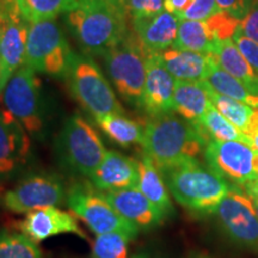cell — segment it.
I'll use <instances>...</instances> for the list:
<instances>
[{
	"instance_id": "cell-1",
	"label": "cell",
	"mask_w": 258,
	"mask_h": 258,
	"mask_svg": "<svg viewBox=\"0 0 258 258\" xmlns=\"http://www.w3.org/2000/svg\"><path fill=\"white\" fill-rule=\"evenodd\" d=\"M207 141L195 125L178 116L167 114L154 116L145 125L141 146L160 171L198 159Z\"/></svg>"
},
{
	"instance_id": "cell-41",
	"label": "cell",
	"mask_w": 258,
	"mask_h": 258,
	"mask_svg": "<svg viewBox=\"0 0 258 258\" xmlns=\"http://www.w3.org/2000/svg\"><path fill=\"white\" fill-rule=\"evenodd\" d=\"M99 2H103L105 3V4L115 6V8L125 10V0H99ZM125 11H127V10H125Z\"/></svg>"
},
{
	"instance_id": "cell-43",
	"label": "cell",
	"mask_w": 258,
	"mask_h": 258,
	"mask_svg": "<svg viewBox=\"0 0 258 258\" xmlns=\"http://www.w3.org/2000/svg\"><path fill=\"white\" fill-rule=\"evenodd\" d=\"M192 258H211V257H207V256H201V254H199V256H195Z\"/></svg>"
},
{
	"instance_id": "cell-42",
	"label": "cell",
	"mask_w": 258,
	"mask_h": 258,
	"mask_svg": "<svg viewBox=\"0 0 258 258\" xmlns=\"http://www.w3.org/2000/svg\"><path fill=\"white\" fill-rule=\"evenodd\" d=\"M132 258H153L152 256H150L148 253H145V252H139V253H135L132 256Z\"/></svg>"
},
{
	"instance_id": "cell-31",
	"label": "cell",
	"mask_w": 258,
	"mask_h": 258,
	"mask_svg": "<svg viewBox=\"0 0 258 258\" xmlns=\"http://www.w3.org/2000/svg\"><path fill=\"white\" fill-rule=\"evenodd\" d=\"M135 238L121 232L99 234L92 246V258H128V245Z\"/></svg>"
},
{
	"instance_id": "cell-16",
	"label": "cell",
	"mask_w": 258,
	"mask_h": 258,
	"mask_svg": "<svg viewBox=\"0 0 258 258\" xmlns=\"http://www.w3.org/2000/svg\"><path fill=\"white\" fill-rule=\"evenodd\" d=\"M18 231L36 243L60 234H76L85 239L86 235L77 221L76 215L57 207H47L30 212L17 224Z\"/></svg>"
},
{
	"instance_id": "cell-35",
	"label": "cell",
	"mask_w": 258,
	"mask_h": 258,
	"mask_svg": "<svg viewBox=\"0 0 258 258\" xmlns=\"http://www.w3.org/2000/svg\"><path fill=\"white\" fill-rule=\"evenodd\" d=\"M240 30L258 43V0H253L247 14L240 19Z\"/></svg>"
},
{
	"instance_id": "cell-27",
	"label": "cell",
	"mask_w": 258,
	"mask_h": 258,
	"mask_svg": "<svg viewBox=\"0 0 258 258\" xmlns=\"http://www.w3.org/2000/svg\"><path fill=\"white\" fill-rule=\"evenodd\" d=\"M199 133L205 138V140H219V141H241L251 146L250 139L241 132L239 128L232 124L227 118H225L214 105L209 106V109L205 112V115L195 123ZM252 147V146H251Z\"/></svg>"
},
{
	"instance_id": "cell-37",
	"label": "cell",
	"mask_w": 258,
	"mask_h": 258,
	"mask_svg": "<svg viewBox=\"0 0 258 258\" xmlns=\"http://www.w3.org/2000/svg\"><path fill=\"white\" fill-rule=\"evenodd\" d=\"M189 4L190 0H164V9L178 17L188 9Z\"/></svg>"
},
{
	"instance_id": "cell-19",
	"label": "cell",
	"mask_w": 258,
	"mask_h": 258,
	"mask_svg": "<svg viewBox=\"0 0 258 258\" xmlns=\"http://www.w3.org/2000/svg\"><path fill=\"white\" fill-rule=\"evenodd\" d=\"M132 21L135 35L146 54H159L175 43L179 19L173 14L164 10L157 15L132 18Z\"/></svg>"
},
{
	"instance_id": "cell-23",
	"label": "cell",
	"mask_w": 258,
	"mask_h": 258,
	"mask_svg": "<svg viewBox=\"0 0 258 258\" xmlns=\"http://www.w3.org/2000/svg\"><path fill=\"white\" fill-rule=\"evenodd\" d=\"M212 53L226 72L240 80L253 95L258 96V74L243 56L232 38L217 42Z\"/></svg>"
},
{
	"instance_id": "cell-18",
	"label": "cell",
	"mask_w": 258,
	"mask_h": 258,
	"mask_svg": "<svg viewBox=\"0 0 258 258\" xmlns=\"http://www.w3.org/2000/svg\"><path fill=\"white\" fill-rule=\"evenodd\" d=\"M92 185L101 191H117L138 186V159L116 151H108L91 177Z\"/></svg>"
},
{
	"instance_id": "cell-14",
	"label": "cell",
	"mask_w": 258,
	"mask_h": 258,
	"mask_svg": "<svg viewBox=\"0 0 258 258\" xmlns=\"http://www.w3.org/2000/svg\"><path fill=\"white\" fill-rule=\"evenodd\" d=\"M29 25L16 0L0 2V51L10 77L25 63Z\"/></svg>"
},
{
	"instance_id": "cell-2",
	"label": "cell",
	"mask_w": 258,
	"mask_h": 258,
	"mask_svg": "<svg viewBox=\"0 0 258 258\" xmlns=\"http://www.w3.org/2000/svg\"><path fill=\"white\" fill-rule=\"evenodd\" d=\"M127 11L99 0H77L66 23L86 53L104 55L128 35Z\"/></svg>"
},
{
	"instance_id": "cell-8",
	"label": "cell",
	"mask_w": 258,
	"mask_h": 258,
	"mask_svg": "<svg viewBox=\"0 0 258 258\" xmlns=\"http://www.w3.org/2000/svg\"><path fill=\"white\" fill-rule=\"evenodd\" d=\"M112 83L125 102L140 106L146 80V53L137 35L129 34L104 55Z\"/></svg>"
},
{
	"instance_id": "cell-21",
	"label": "cell",
	"mask_w": 258,
	"mask_h": 258,
	"mask_svg": "<svg viewBox=\"0 0 258 258\" xmlns=\"http://www.w3.org/2000/svg\"><path fill=\"white\" fill-rule=\"evenodd\" d=\"M139 180L138 188L146 196L148 201L153 203L164 218H169L173 214V205L171 202L163 173L153 163V160L146 154H143L141 159L138 160Z\"/></svg>"
},
{
	"instance_id": "cell-13",
	"label": "cell",
	"mask_w": 258,
	"mask_h": 258,
	"mask_svg": "<svg viewBox=\"0 0 258 258\" xmlns=\"http://www.w3.org/2000/svg\"><path fill=\"white\" fill-rule=\"evenodd\" d=\"M27 131L8 110H0V186L17 178L31 160Z\"/></svg>"
},
{
	"instance_id": "cell-10",
	"label": "cell",
	"mask_w": 258,
	"mask_h": 258,
	"mask_svg": "<svg viewBox=\"0 0 258 258\" xmlns=\"http://www.w3.org/2000/svg\"><path fill=\"white\" fill-rule=\"evenodd\" d=\"M67 190L55 173L41 172L24 176L3 195V206L16 214H28L37 209L57 207L66 201Z\"/></svg>"
},
{
	"instance_id": "cell-40",
	"label": "cell",
	"mask_w": 258,
	"mask_h": 258,
	"mask_svg": "<svg viewBox=\"0 0 258 258\" xmlns=\"http://www.w3.org/2000/svg\"><path fill=\"white\" fill-rule=\"evenodd\" d=\"M9 79H10V74L8 72V70H6L4 60H3L2 51H0V96L3 95V91H4Z\"/></svg>"
},
{
	"instance_id": "cell-20",
	"label": "cell",
	"mask_w": 258,
	"mask_h": 258,
	"mask_svg": "<svg viewBox=\"0 0 258 258\" xmlns=\"http://www.w3.org/2000/svg\"><path fill=\"white\" fill-rule=\"evenodd\" d=\"M161 63L176 80L201 82L205 80L209 69L211 53L178 49L170 47L158 54Z\"/></svg>"
},
{
	"instance_id": "cell-22",
	"label": "cell",
	"mask_w": 258,
	"mask_h": 258,
	"mask_svg": "<svg viewBox=\"0 0 258 258\" xmlns=\"http://www.w3.org/2000/svg\"><path fill=\"white\" fill-rule=\"evenodd\" d=\"M211 105L212 101L203 80H176L172 111H176L180 117L190 123H195L205 115Z\"/></svg>"
},
{
	"instance_id": "cell-24",
	"label": "cell",
	"mask_w": 258,
	"mask_h": 258,
	"mask_svg": "<svg viewBox=\"0 0 258 258\" xmlns=\"http://www.w3.org/2000/svg\"><path fill=\"white\" fill-rule=\"evenodd\" d=\"M205 80L215 92L239 101L253 109H258V96L253 95L240 80L226 72L218 63L213 53H211L209 69Z\"/></svg>"
},
{
	"instance_id": "cell-3",
	"label": "cell",
	"mask_w": 258,
	"mask_h": 258,
	"mask_svg": "<svg viewBox=\"0 0 258 258\" xmlns=\"http://www.w3.org/2000/svg\"><path fill=\"white\" fill-rule=\"evenodd\" d=\"M169 191L179 205L196 213L211 214L225 198L230 184L198 159L161 171Z\"/></svg>"
},
{
	"instance_id": "cell-12",
	"label": "cell",
	"mask_w": 258,
	"mask_h": 258,
	"mask_svg": "<svg viewBox=\"0 0 258 258\" xmlns=\"http://www.w3.org/2000/svg\"><path fill=\"white\" fill-rule=\"evenodd\" d=\"M214 213L232 240L258 247V217L252 202L241 186L231 183Z\"/></svg>"
},
{
	"instance_id": "cell-11",
	"label": "cell",
	"mask_w": 258,
	"mask_h": 258,
	"mask_svg": "<svg viewBox=\"0 0 258 258\" xmlns=\"http://www.w3.org/2000/svg\"><path fill=\"white\" fill-rule=\"evenodd\" d=\"M203 154L209 169L232 184L244 185L258 179V152L250 145L209 140Z\"/></svg>"
},
{
	"instance_id": "cell-33",
	"label": "cell",
	"mask_w": 258,
	"mask_h": 258,
	"mask_svg": "<svg viewBox=\"0 0 258 258\" xmlns=\"http://www.w3.org/2000/svg\"><path fill=\"white\" fill-rule=\"evenodd\" d=\"M125 10L132 18L153 16L164 11V0H125Z\"/></svg>"
},
{
	"instance_id": "cell-9",
	"label": "cell",
	"mask_w": 258,
	"mask_h": 258,
	"mask_svg": "<svg viewBox=\"0 0 258 258\" xmlns=\"http://www.w3.org/2000/svg\"><path fill=\"white\" fill-rule=\"evenodd\" d=\"M71 56L69 42L55 19L29 25L25 51L27 66L36 72L60 77L66 74Z\"/></svg>"
},
{
	"instance_id": "cell-44",
	"label": "cell",
	"mask_w": 258,
	"mask_h": 258,
	"mask_svg": "<svg viewBox=\"0 0 258 258\" xmlns=\"http://www.w3.org/2000/svg\"><path fill=\"white\" fill-rule=\"evenodd\" d=\"M0 2H3V0H0Z\"/></svg>"
},
{
	"instance_id": "cell-36",
	"label": "cell",
	"mask_w": 258,
	"mask_h": 258,
	"mask_svg": "<svg viewBox=\"0 0 258 258\" xmlns=\"http://www.w3.org/2000/svg\"><path fill=\"white\" fill-rule=\"evenodd\" d=\"M219 9L228 12L233 17L241 19L247 14L253 0H215Z\"/></svg>"
},
{
	"instance_id": "cell-6",
	"label": "cell",
	"mask_w": 258,
	"mask_h": 258,
	"mask_svg": "<svg viewBox=\"0 0 258 258\" xmlns=\"http://www.w3.org/2000/svg\"><path fill=\"white\" fill-rule=\"evenodd\" d=\"M2 96L6 110L29 135L41 138L44 134L46 110L41 96V82L34 70L24 63L10 77Z\"/></svg>"
},
{
	"instance_id": "cell-38",
	"label": "cell",
	"mask_w": 258,
	"mask_h": 258,
	"mask_svg": "<svg viewBox=\"0 0 258 258\" xmlns=\"http://www.w3.org/2000/svg\"><path fill=\"white\" fill-rule=\"evenodd\" d=\"M245 135L250 139L252 148L258 152V109H254L252 120H251L247 131L245 132Z\"/></svg>"
},
{
	"instance_id": "cell-4",
	"label": "cell",
	"mask_w": 258,
	"mask_h": 258,
	"mask_svg": "<svg viewBox=\"0 0 258 258\" xmlns=\"http://www.w3.org/2000/svg\"><path fill=\"white\" fill-rule=\"evenodd\" d=\"M55 152L64 171L90 178L108 151L96 129L82 116L73 115L57 134Z\"/></svg>"
},
{
	"instance_id": "cell-30",
	"label": "cell",
	"mask_w": 258,
	"mask_h": 258,
	"mask_svg": "<svg viewBox=\"0 0 258 258\" xmlns=\"http://www.w3.org/2000/svg\"><path fill=\"white\" fill-rule=\"evenodd\" d=\"M0 258H44L40 245L21 231L0 230Z\"/></svg>"
},
{
	"instance_id": "cell-5",
	"label": "cell",
	"mask_w": 258,
	"mask_h": 258,
	"mask_svg": "<svg viewBox=\"0 0 258 258\" xmlns=\"http://www.w3.org/2000/svg\"><path fill=\"white\" fill-rule=\"evenodd\" d=\"M64 77L74 98L95 118L110 114L124 115L114 90L91 57L72 53Z\"/></svg>"
},
{
	"instance_id": "cell-32",
	"label": "cell",
	"mask_w": 258,
	"mask_h": 258,
	"mask_svg": "<svg viewBox=\"0 0 258 258\" xmlns=\"http://www.w3.org/2000/svg\"><path fill=\"white\" fill-rule=\"evenodd\" d=\"M220 11L215 0H190L188 9L178 16L185 21H206Z\"/></svg>"
},
{
	"instance_id": "cell-7",
	"label": "cell",
	"mask_w": 258,
	"mask_h": 258,
	"mask_svg": "<svg viewBox=\"0 0 258 258\" xmlns=\"http://www.w3.org/2000/svg\"><path fill=\"white\" fill-rule=\"evenodd\" d=\"M66 203L70 211L83 220L96 235L121 232L137 238L139 228L120 215L92 183H76L67 189Z\"/></svg>"
},
{
	"instance_id": "cell-28",
	"label": "cell",
	"mask_w": 258,
	"mask_h": 258,
	"mask_svg": "<svg viewBox=\"0 0 258 258\" xmlns=\"http://www.w3.org/2000/svg\"><path fill=\"white\" fill-rule=\"evenodd\" d=\"M19 12L29 24L54 21L57 16L66 14L77 0H16Z\"/></svg>"
},
{
	"instance_id": "cell-39",
	"label": "cell",
	"mask_w": 258,
	"mask_h": 258,
	"mask_svg": "<svg viewBox=\"0 0 258 258\" xmlns=\"http://www.w3.org/2000/svg\"><path fill=\"white\" fill-rule=\"evenodd\" d=\"M239 186H241V189H243L244 191L246 192V195L250 198L258 217V179L251 180V182L246 183V184L239 185Z\"/></svg>"
},
{
	"instance_id": "cell-25",
	"label": "cell",
	"mask_w": 258,
	"mask_h": 258,
	"mask_svg": "<svg viewBox=\"0 0 258 258\" xmlns=\"http://www.w3.org/2000/svg\"><path fill=\"white\" fill-rule=\"evenodd\" d=\"M97 125L112 143L122 147L141 145L145 137V127L122 114H110L95 118Z\"/></svg>"
},
{
	"instance_id": "cell-34",
	"label": "cell",
	"mask_w": 258,
	"mask_h": 258,
	"mask_svg": "<svg viewBox=\"0 0 258 258\" xmlns=\"http://www.w3.org/2000/svg\"><path fill=\"white\" fill-rule=\"evenodd\" d=\"M232 40L235 43L238 49L245 59L247 60V62L251 64V67L254 70V72L258 74V43L251 40L250 37L245 36L244 32L240 30V28H238L235 30L234 35L232 36Z\"/></svg>"
},
{
	"instance_id": "cell-17",
	"label": "cell",
	"mask_w": 258,
	"mask_h": 258,
	"mask_svg": "<svg viewBox=\"0 0 258 258\" xmlns=\"http://www.w3.org/2000/svg\"><path fill=\"white\" fill-rule=\"evenodd\" d=\"M104 195L118 214L137 226L139 231H151L165 220L159 209L148 201L138 186L108 191Z\"/></svg>"
},
{
	"instance_id": "cell-26",
	"label": "cell",
	"mask_w": 258,
	"mask_h": 258,
	"mask_svg": "<svg viewBox=\"0 0 258 258\" xmlns=\"http://www.w3.org/2000/svg\"><path fill=\"white\" fill-rule=\"evenodd\" d=\"M217 42V38L213 35L207 21L179 19L177 37L172 47L209 54L213 51Z\"/></svg>"
},
{
	"instance_id": "cell-15",
	"label": "cell",
	"mask_w": 258,
	"mask_h": 258,
	"mask_svg": "<svg viewBox=\"0 0 258 258\" xmlns=\"http://www.w3.org/2000/svg\"><path fill=\"white\" fill-rule=\"evenodd\" d=\"M176 79L171 76L158 54H146V80L140 108L151 116L172 111Z\"/></svg>"
},
{
	"instance_id": "cell-29",
	"label": "cell",
	"mask_w": 258,
	"mask_h": 258,
	"mask_svg": "<svg viewBox=\"0 0 258 258\" xmlns=\"http://www.w3.org/2000/svg\"><path fill=\"white\" fill-rule=\"evenodd\" d=\"M203 83H205L209 98H211L212 104L214 105V108L225 118H227L232 124H234L235 127L239 128L241 132L245 133L247 131V128H249L251 120H252L254 109L239 101H235V99L230 98V97L222 96L220 93L215 92L208 85L206 80H203Z\"/></svg>"
}]
</instances>
